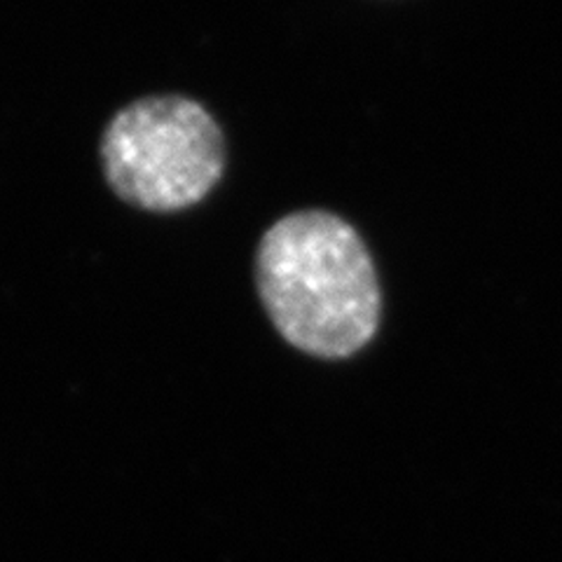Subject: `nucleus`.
I'll return each mask as SVG.
<instances>
[{
	"mask_svg": "<svg viewBox=\"0 0 562 562\" xmlns=\"http://www.w3.org/2000/svg\"><path fill=\"white\" fill-rule=\"evenodd\" d=\"M101 162L117 198L148 211H179L204 200L221 181L225 140L198 101L148 97L111 120Z\"/></svg>",
	"mask_w": 562,
	"mask_h": 562,
	"instance_id": "f03ea898",
	"label": "nucleus"
},
{
	"mask_svg": "<svg viewBox=\"0 0 562 562\" xmlns=\"http://www.w3.org/2000/svg\"><path fill=\"white\" fill-rule=\"evenodd\" d=\"M256 284L279 336L310 357H355L380 328L373 258L355 227L328 211H295L270 227Z\"/></svg>",
	"mask_w": 562,
	"mask_h": 562,
	"instance_id": "f257e3e1",
	"label": "nucleus"
}]
</instances>
